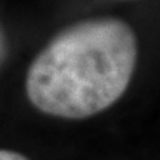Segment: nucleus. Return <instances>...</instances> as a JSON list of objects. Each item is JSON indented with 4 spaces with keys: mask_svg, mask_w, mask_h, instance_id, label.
<instances>
[{
    "mask_svg": "<svg viewBox=\"0 0 160 160\" xmlns=\"http://www.w3.org/2000/svg\"><path fill=\"white\" fill-rule=\"evenodd\" d=\"M137 39L117 18H95L58 33L30 64V102L49 116L86 119L108 108L132 79Z\"/></svg>",
    "mask_w": 160,
    "mask_h": 160,
    "instance_id": "1",
    "label": "nucleus"
},
{
    "mask_svg": "<svg viewBox=\"0 0 160 160\" xmlns=\"http://www.w3.org/2000/svg\"><path fill=\"white\" fill-rule=\"evenodd\" d=\"M0 160H28L25 156L19 154L12 150H2L0 151Z\"/></svg>",
    "mask_w": 160,
    "mask_h": 160,
    "instance_id": "2",
    "label": "nucleus"
}]
</instances>
